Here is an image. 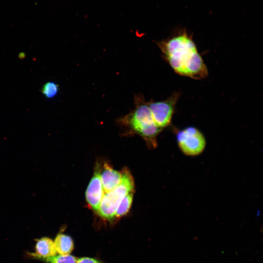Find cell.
<instances>
[{
	"instance_id": "cell-8",
	"label": "cell",
	"mask_w": 263,
	"mask_h": 263,
	"mask_svg": "<svg viewBox=\"0 0 263 263\" xmlns=\"http://www.w3.org/2000/svg\"><path fill=\"white\" fill-rule=\"evenodd\" d=\"M100 174L101 180L105 194L115 188L121 182L122 173L105 164Z\"/></svg>"
},
{
	"instance_id": "cell-1",
	"label": "cell",
	"mask_w": 263,
	"mask_h": 263,
	"mask_svg": "<svg viewBox=\"0 0 263 263\" xmlns=\"http://www.w3.org/2000/svg\"><path fill=\"white\" fill-rule=\"evenodd\" d=\"M157 45L176 73L196 79L207 76V68L191 37L186 32L159 41Z\"/></svg>"
},
{
	"instance_id": "cell-9",
	"label": "cell",
	"mask_w": 263,
	"mask_h": 263,
	"mask_svg": "<svg viewBox=\"0 0 263 263\" xmlns=\"http://www.w3.org/2000/svg\"><path fill=\"white\" fill-rule=\"evenodd\" d=\"M54 244L57 253L60 255H69L74 248V242L72 238L63 233L57 234Z\"/></svg>"
},
{
	"instance_id": "cell-7",
	"label": "cell",
	"mask_w": 263,
	"mask_h": 263,
	"mask_svg": "<svg viewBox=\"0 0 263 263\" xmlns=\"http://www.w3.org/2000/svg\"><path fill=\"white\" fill-rule=\"evenodd\" d=\"M54 241L51 239L43 237L36 240L35 252H31L29 255L35 259H41L53 257L56 255Z\"/></svg>"
},
{
	"instance_id": "cell-12",
	"label": "cell",
	"mask_w": 263,
	"mask_h": 263,
	"mask_svg": "<svg viewBox=\"0 0 263 263\" xmlns=\"http://www.w3.org/2000/svg\"><path fill=\"white\" fill-rule=\"evenodd\" d=\"M41 92L46 98H52L57 94L58 85L54 82H47L42 86Z\"/></svg>"
},
{
	"instance_id": "cell-5",
	"label": "cell",
	"mask_w": 263,
	"mask_h": 263,
	"mask_svg": "<svg viewBox=\"0 0 263 263\" xmlns=\"http://www.w3.org/2000/svg\"><path fill=\"white\" fill-rule=\"evenodd\" d=\"M179 97V93H175L164 100L148 102L156 124L161 129L170 124Z\"/></svg>"
},
{
	"instance_id": "cell-6",
	"label": "cell",
	"mask_w": 263,
	"mask_h": 263,
	"mask_svg": "<svg viewBox=\"0 0 263 263\" xmlns=\"http://www.w3.org/2000/svg\"><path fill=\"white\" fill-rule=\"evenodd\" d=\"M105 195L100 172L96 170L92 178L86 191V199L91 207L97 212Z\"/></svg>"
},
{
	"instance_id": "cell-10",
	"label": "cell",
	"mask_w": 263,
	"mask_h": 263,
	"mask_svg": "<svg viewBox=\"0 0 263 263\" xmlns=\"http://www.w3.org/2000/svg\"><path fill=\"white\" fill-rule=\"evenodd\" d=\"M132 193H129L121 201L116 209V217L123 216L129 212L132 202Z\"/></svg>"
},
{
	"instance_id": "cell-2",
	"label": "cell",
	"mask_w": 263,
	"mask_h": 263,
	"mask_svg": "<svg viewBox=\"0 0 263 263\" xmlns=\"http://www.w3.org/2000/svg\"><path fill=\"white\" fill-rule=\"evenodd\" d=\"M128 122L132 130L145 138L151 146H156V137L162 129L156 124L148 102L141 98L136 99L135 108L128 116Z\"/></svg>"
},
{
	"instance_id": "cell-11",
	"label": "cell",
	"mask_w": 263,
	"mask_h": 263,
	"mask_svg": "<svg viewBox=\"0 0 263 263\" xmlns=\"http://www.w3.org/2000/svg\"><path fill=\"white\" fill-rule=\"evenodd\" d=\"M77 259L70 254L55 255L41 259V261L46 263H76Z\"/></svg>"
},
{
	"instance_id": "cell-4",
	"label": "cell",
	"mask_w": 263,
	"mask_h": 263,
	"mask_svg": "<svg viewBox=\"0 0 263 263\" xmlns=\"http://www.w3.org/2000/svg\"><path fill=\"white\" fill-rule=\"evenodd\" d=\"M177 140L181 150L188 155L194 156L201 153L206 146L204 135L193 127L186 128L179 132Z\"/></svg>"
},
{
	"instance_id": "cell-3",
	"label": "cell",
	"mask_w": 263,
	"mask_h": 263,
	"mask_svg": "<svg viewBox=\"0 0 263 263\" xmlns=\"http://www.w3.org/2000/svg\"><path fill=\"white\" fill-rule=\"evenodd\" d=\"M134 185L131 174L128 169H124L120 183L113 189L105 194L97 211L99 215L108 220L113 219L116 216L119 204L127 194L133 192Z\"/></svg>"
},
{
	"instance_id": "cell-13",
	"label": "cell",
	"mask_w": 263,
	"mask_h": 263,
	"mask_svg": "<svg viewBox=\"0 0 263 263\" xmlns=\"http://www.w3.org/2000/svg\"><path fill=\"white\" fill-rule=\"evenodd\" d=\"M76 263H103L100 261L91 257H81L77 259Z\"/></svg>"
}]
</instances>
